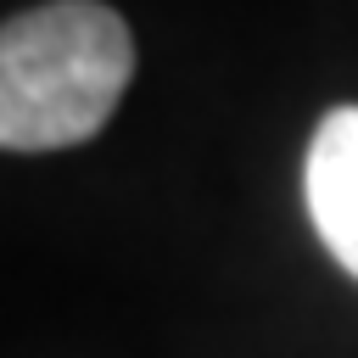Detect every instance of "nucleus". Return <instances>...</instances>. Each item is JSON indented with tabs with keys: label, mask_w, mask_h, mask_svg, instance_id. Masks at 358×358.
I'll return each instance as SVG.
<instances>
[{
	"label": "nucleus",
	"mask_w": 358,
	"mask_h": 358,
	"mask_svg": "<svg viewBox=\"0 0 358 358\" xmlns=\"http://www.w3.org/2000/svg\"><path fill=\"white\" fill-rule=\"evenodd\" d=\"M134 78L129 22L101 0H50L0 22V151L90 140Z\"/></svg>",
	"instance_id": "f257e3e1"
},
{
	"label": "nucleus",
	"mask_w": 358,
	"mask_h": 358,
	"mask_svg": "<svg viewBox=\"0 0 358 358\" xmlns=\"http://www.w3.org/2000/svg\"><path fill=\"white\" fill-rule=\"evenodd\" d=\"M302 196L324 252L358 274V106L324 112L302 157Z\"/></svg>",
	"instance_id": "f03ea898"
}]
</instances>
